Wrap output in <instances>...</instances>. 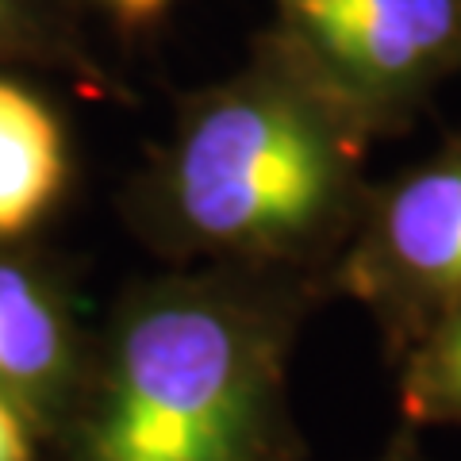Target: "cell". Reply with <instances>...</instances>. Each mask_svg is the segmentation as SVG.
<instances>
[{
	"label": "cell",
	"mask_w": 461,
	"mask_h": 461,
	"mask_svg": "<svg viewBox=\"0 0 461 461\" xmlns=\"http://www.w3.org/2000/svg\"><path fill=\"white\" fill-rule=\"evenodd\" d=\"M104 5H112L115 16H123L127 23H142V20L158 16L169 0H104Z\"/></svg>",
	"instance_id": "30bf717a"
},
{
	"label": "cell",
	"mask_w": 461,
	"mask_h": 461,
	"mask_svg": "<svg viewBox=\"0 0 461 461\" xmlns=\"http://www.w3.org/2000/svg\"><path fill=\"white\" fill-rule=\"evenodd\" d=\"M300 277L215 266L127 288L50 461H308L288 396Z\"/></svg>",
	"instance_id": "6da1fadb"
},
{
	"label": "cell",
	"mask_w": 461,
	"mask_h": 461,
	"mask_svg": "<svg viewBox=\"0 0 461 461\" xmlns=\"http://www.w3.org/2000/svg\"><path fill=\"white\" fill-rule=\"evenodd\" d=\"M369 135L288 62L215 85L181 112L142 181L139 220L173 258L304 273L362 215Z\"/></svg>",
	"instance_id": "7a4b0ae2"
},
{
	"label": "cell",
	"mask_w": 461,
	"mask_h": 461,
	"mask_svg": "<svg viewBox=\"0 0 461 461\" xmlns=\"http://www.w3.org/2000/svg\"><path fill=\"white\" fill-rule=\"evenodd\" d=\"M327 277L377 320L396 362L461 312V142L369 189Z\"/></svg>",
	"instance_id": "277c9868"
},
{
	"label": "cell",
	"mask_w": 461,
	"mask_h": 461,
	"mask_svg": "<svg viewBox=\"0 0 461 461\" xmlns=\"http://www.w3.org/2000/svg\"><path fill=\"white\" fill-rule=\"evenodd\" d=\"M69 181L58 115L16 81H0V247L47 220Z\"/></svg>",
	"instance_id": "8992f818"
},
{
	"label": "cell",
	"mask_w": 461,
	"mask_h": 461,
	"mask_svg": "<svg viewBox=\"0 0 461 461\" xmlns=\"http://www.w3.org/2000/svg\"><path fill=\"white\" fill-rule=\"evenodd\" d=\"M288 62L373 139L461 66V0H273Z\"/></svg>",
	"instance_id": "3957f363"
},
{
	"label": "cell",
	"mask_w": 461,
	"mask_h": 461,
	"mask_svg": "<svg viewBox=\"0 0 461 461\" xmlns=\"http://www.w3.org/2000/svg\"><path fill=\"white\" fill-rule=\"evenodd\" d=\"M396 366L403 423L415 430L461 427V312L423 335Z\"/></svg>",
	"instance_id": "52a82bcc"
},
{
	"label": "cell",
	"mask_w": 461,
	"mask_h": 461,
	"mask_svg": "<svg viewBox=\"0 0 461 461\" xmlns=\"http://www.w3.org/2000/svg\"><path fill=\"white\" fill-rule=\"evenodd\" d=\"M93 335L58 273L16 250L0 247V396L32 420L50 446L62 435L69 408L89 366Z\"/></svg>",
	"instance_id": "5b68a950"
},
{
	"label": "cell",
	"mask_w": 461,
	"mask_h": 461,
	"mask_svg": "<svg viewBox=\"0 0 461 461\" xmlns=\"http://www.w3.org/2000/svg\"><path fill=\"white\" fill-rule=\"evenodd\" d=\"M0 461H50V446L5 396H0Z\"/></svg>",
	"instance_id": "ba28073f"
},
{
	"label": "cell",
	"mask_w": 461,
	"mask_h": 461,
	"mask_svg": "<svg viewBox=\"0 0 461 461\" xmlns=\"http://www.w3.org/2000/svg\"><path fill=\"white\" fill-rule=\"evenodd\" d=\"M8 5H12V0H0V20H5V12H8Z\"/></svg>",
	"instance_id": "8fae6325"
},
{
	"label": "cell",
	"mask_w": 461,
	"mask_h": 461,
	"mask_svg": "<svg viewBox=\"0 0 461 461\" xmlns=\"http://www.w3.org/2000/svg\"><path fill=\"white\" fill-rule=\"evenodd\" d=\"M373 461H423L420 438H415V427L403 423V430H396V435L388 438V446Z\"/></svg>",
	"instance_id": "9c48e42d"
}]
</instances>
